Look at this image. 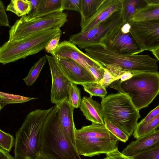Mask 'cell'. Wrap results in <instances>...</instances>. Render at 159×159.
<instances>
[{
	"label": "cell",
	"mask_w": 159,
	"mask_h": 159,
	"mask_svg": "<svg viewBox=\"0 0 159 159\" xmlns=\"http://www.w3.org/2000/svg\"><path fill=\"white\" fill-rule=\"evenodd\" d=\"M62 4V0H39L32 20L57 12H63Z\"/></svg>",
	"instance_id": "cell-20"
},
{
	"label": "cell",
	"mask_w": 159,
	"mask_h": 159,
	"mask_svg": "<svg viewBox=\"0 0 159 159\" xmlns=\"http://www.w3.org/2000/svg\"><path fill=\"white\" fill-rule=\"evenodd\" d=\"M133 156L134 159H159V145Z\"/></svg>",
	"instance_id": "cell-31"
},
{
	"label": "cell",
	"mask_w": 159,
	"mask_h": 159,
	"mask_svg": "<svg viewBox=\"0 0 159 159\" xmlns=\"http://www.w3.org/2000/svg\"><path fill=\"white\" fill-rule=\"evenodd\" d=\"M66 13L57 12L29 21L17 20L9 31V41L19 40L42 31L60 28L68 21Z\"/></svg>",
	"instance_id": "cell-6"
},
{
	"label": "cell",
	"mask_w": 159,
	"mask_h": 159,
	"mask_svg": "<svg viewBox=\"0 0 159 159\" xmlns=\"http://www.w3.org/2000/svg\"><path fill=\"white\" fill-rule=\"evenodd\" d=\"M104 125L107 129L119 140L125 143L129 137L123 131L116 125L106 120H104Z\"/></svg>",
	"instance_id": "cell-30"
},
{
	"label": "cell",
	"mask_w": 159,
	"mask_h": 159,
	"mask_svg": "<svg viewBox=\"0 0 159 159\" xmlns=\"http://www.w3.org/2000/svg\"><path fill=\"white\" fill-rule=\"evenodd\" d=\"M62 33L58 34L57 36L51 40L46 46L44 49L46 52L52 55V57L54 55L55 50L59 44Z\"/></svg>",
	"instance_id": "cell-33"
},
{
	"label": "cell",
	"mask_w": 159,
	"mask_h": 159,
	"mask_svg": "<svg viewBox=\"0 0 159 159\" xmlns=\"http://www.w3.org/2000/svg\"><path fill=\"white\" fill-rule=\"evenodd\" d=\"M129 23L117 26L103 40V46L123 55H136L142 52V48L131 33Z\"/></svg>",
	"instance_id": "cell-8"
},
{
	"label": "cell",
	"mask_w": 159,
	"mask_h": 159,
	"mask_svg": "<svg viewBox=\"0 0 159 159\" xmlns=\"http://www.w3.org/2000/svg\"><path fill=\"white\" fill-rule=\"evenodd\" d=\"M115 81L114 76L105 67L103 77L100 83L106 88Z\"/></svg>",
	"instance_id": "cell-36"
},
{
	"label": "cell",
	"mask_w": 159,
	"mask_h": 159,
	"mask_svg": "<svg viewBox=\"0 0 159 159\" xmlns=\"http://www.w3.org/2000/svg\"><path fill=\"white\" fill-rule=\"evenodd\" d=\"M82 0H62L63 10H69L80 12Z\"/></svg>",
	"instance_id": "cell-32"
},
{
	"label": "cell",
	"mask_w": 159,
	"mask_h": 159,
	"mask_svg": "<svg viewBox=\"0 0 159 159\" xmlns=\"http://www.w3.org/2000/svg\"><path fill=\"white\" fill-rule=\"evenodd\" d=\"M37 98L0 92V110L9 104L22 103Z\"/></svg>",
	"instance_id": "cell-26"
},
{
	"label": "cell",
	"mask_w": 159,
	"mask_h": 159,
	"mask_svg": "<svg viewBox=\"0 0 159 159\" xmlns=\"http://www.w3.org/2000/svg\"><path fill=\"white\" fill-rule=\"evenodd\" d=\"M0 159H14L8 152L0 149Z\"/></svg>",
	"instance_id": "cell-40"
},
{
	"label": "cell",
	"mask_w": 159,
	"mask_h": 159,
	"mask_svg": "<svg viewBox=\"0 0 159 159\" xmlns=\"http://www.w3.org/2000/svg\"><path fill=\"white\" fill-rule=\"evenodd\" d=\"M55 105L60 125L75 144L76 129L73 119V112L75 108L69 102L68 98Z\"/></svg>",
	"instance_id": "cell-15"
},
{
	"label": "cell",
	"mask_w": 159,
	"mask_h": 159,
	"mask_svg": "<svg viewBox=\"0 0 159 159\" xmlns=\"http://www.w3.org/2000/svg\"><path fill=\"white\" fill-rule=\"evenodd\" d=\"M106 0H82L80 14L81 21L86 20L97 12Z\"/></svg>",
	"instance_id": "cell-21"
},
{
	"label": "cell",
	"mask_w": 159,
	"mask_h": 159,
	"mask_svg": "<svg viewBox=\"0 0 159 159\" xmlns=\"http://www.w3.org/2000/svg\"><path fill=\"white\" fill-rule=\"evenodd\" d=\"M40 152L53 159H81L75 144L60 125L56 105L43 124Z\"/></svg>",
	"instance_id": "cell-1"
},
{
	"label": "cell",
	"mask_w": 159,
	"mask_h": 159,
	"mask_svg": "<svg viewBox=\"0 0 159 159\" xmlns=\"http://www.w3.org/2000/svg\"><path fill=\"white\" fill-rule=\"evenodd\" d=\"M119 140L103 138L75 139V145L80 155L92 157L106 154L118 148Z\"/></svg>",
	"instance_id": "cell-10"
},
{
	"label": "cell",
	"mask_w": 159,
	"mask_h": 159,
	"mask_svg": "<svg viewBox=\"0 0 159 159\" xmlns=\"http://www.w3.org/2000/svg\"><path fill=\"white\" fill-rule=\"evenodd\" d=\"M80 108L87 120L92 123L104 124L101 105L91 97H84Z\"/></svg>",
	"instance_id": "cell-17"
},
{
	"label": "cell",
	"mask_w": 159,
	"mask_h": 159,
	"mask_svg": "<svg viewBox=\"0 0 159 159\" xmlns=\"http://www.w3.org/2000/svg\"><path fill=\"white\" fill-rule=\"evenodd\" d=\"M35 159H53L48 156L40 152L36 156Z\"/></svg>",
	"instance_id": "cell-41"
},
{
	"label": "cell",
	"mask_w": 159,
	"mask_h": 159,
	"mask_svg": "<svg viewBox=\"0 0 159 159\" xmlns=\"http://www.w3.org/2000/svg\"><path fill=\"white\" fill-rule=\"evenodd\" d=\"M101 104L104 120L114 124L131 137L141 116L129 97L120 93L110 94L102 99Z\"/></svg>",
	"instance_id": "cell-4"
},
{
	"label": "cell",
	"mask_w": 159,
	"mask_h": 159,
	"mask_svg": "<svg viewBox=\"0 0 159 159\" xmlns=\"http://www.w3.org/2000/svg\"><path fill=\"white\" fill-rule=\"evenodd\" d=\"M48 63L52 77L51 101L57 105L68 98V89L70 82L64 75L57 64L56 59L45 55Z\"/></svg>",
	"instance_id": "cell-11"
},
{
	"label": "cell",
	"mask_w": 159,
	"mask_h": 159,
	"mask_svg": "<svg viewBox=\"0 0 159 159\" xmlns=\"http://www.w3.org/2000/svg\"><path fill=\"white\" fill-rule=\"evenodd\" d=\"M130 31L143 51L159 47V19L129 22Z\"/></svg>",
	"instance_id": "cell-9"
},
{
	"label": "cell",
	"mask_w": 159,
	"mask_h": 159,
	"mask_svg": "<svg viewBox=\"0 0 159 159\" xmlns=\"http://www.w3.org/2000/svg\"><path fill=\"white\" fill-rule=\"evenodd\" d=\"M152 52L157 60L159 61V47L152 50Z\"/></svg>",
	"instance_id": "cell-42"
},
{
	"label": "cell",
	"mask_w": 159,
	"mask_h": 159,
	"mask_svg": "<svg viewBox=\"0 0 159 159\" xmlns=\"http://www.w3.org/2000/svg\"><path fill=\"white\" fill-rule=\"evenodd\" d=\"M159 145V129L131 141L123 149L121 152L127 156H133Z\"/></svg>",
	"instance_id": "cell-16"
},
{
	"label": "cell",
	"mask_w": 159,
	"mask_h": 159,
	"mask_svg": "<svg viewBox=\"0 0 159 159\" xmlns=\"http://www.w3.org/2000/svg\"><path fill=\"white\" fill-rule=\"evenodd\" d=\"M159 19V4L148 5L136 13L131 21H143Z\"/></svg>",
	"instance_id": "cell-23"
},
{
	"label": "cell",
	"mask_w": 159,
	"mask_h": 159,
	"mask_svg": "<svg viewBox=\"0 0 159 159\" xmlns=\"http://www.w3.org/2000/svg\"><path fill=\"white\" fill-rule=\"evenodd\" d=\"M105 68H98L90 67L89 70L95 79L96 82H100L102 80Z\"/></svg>",
	"instance_id": "cell-37"
},
{
	"label": "cell",
	"mask_w": 159,
	"mask_h": 159,
	"mask_svg": "<svg viewBox=\"0 0 159 159\" xmlns=\"http://www.w3.org/2000/svg\"><path fill=\"white\" fill-rule=\"evenodd\" d=\"M47 60L45 56H44L40 58L32 66L27 76L23 79L27 86L32 85L35 82Z\"/></svg>",
	"instance_id": "cell-25"
},
{
	"label": "cell",
	"mask_w": 159,
	"mask_h": 159,
	"mask_svg": "<svg viewBox=\"0 0 159 159\" xmlns=\"http://www.w3.org/2000/svg\"><path fill=\"white\" fill-rule=\"evenodd\" d=\"M121 0H106L92 17L80 22V32L88 30L105 20L115 12L121 10Z\"/></svg>",
	"instance_id": "cell-14"
},
{
	"label": "cell",
	"mask_w": 159,
	"mask_h": 159,
	"mask_svg": "<svg viewBox=\"0 0 159 159\" xmlns=\"http://www.w3.org/2000/svg\"><path fill=\"white\" fill-rule=\"evenodd\" d=\"M134 73L131 71L124 70L118 78V80L122 82L128 80L131 78Z\"/></svg>",
	"instance_id": "cell-39"
},
{
	"label": "cell",
	"mask_w": 159,
	"mask_h": 159,
	"mask_svg": "<svg viewBox=\"0 0 159 159\" xmlns=\"http://www.w3.org/2000/svg\"><path fill=\"white\" fill-rule=\"evenodd\" d=\"M148 5L159 4V0H146Z\"/></svg>",
	"instance_id": "cell-43"
},
{
	"label": "cell",
	"mask_w": 159,
	"mask_h": 159,
	"mask_svg": "<svg viewBox=\"0 0 159 159\" xmlns=\"http://www.w3.org/2000/svg\"><path fill=\"white\" fill-rule=\"evenodd\" d=\"M6 11L2 1L0 0V25L11 27Z\"/></svg>",
	"instance_id": "cell-35"
},
{
	"label": "cell",
	"mask_w": 159,
	"mask_h": 159,
	"mask_svg": "<svg viewBox=\"0 0 159 159\" xmlns=\"http://www.w3.org/2000/svg\"><path fill=\"white\" fill-rule=\"evenodd\" d=\"M61 33L59 28L34 33L19 40L6 42L0 48V62L3 65L25 59L44 49L52 39Z\"/></svg>",
	"instance_id": "cell-5"
},
{
	"label": "cell",
	"mask_w": 159,
	"mask_h": 159,
	"mask_svg": "<svg viewBox=\"0 0 159 159\" xmlns=\"http://www.w3.org/2000/svg\"><path fill=\"white\" fill-rule=\"evenodd\" d=\"M53 57L56 58L62 57L71 59L83 66L91 74L89 69L90 67L98 68H105L100 63L83 52L69 40L63 41L59 43L55 50Z\"/></svg>",
	"instance_id": "cell-12"
},
{
	"label": "cell",
	"mask_w": 159,
	"mask_h": 159,
	"mask_svg": "<svg viewBox=\"0 0 159 159\" xmlns=\"http://www.w3.org/2000/svg\"><path fill=\"white\" fill-rule=\"evenodd\" d=\"M159 114V105L153 110L150 111L147 116L139 123H147L157 116Z\"/></svg>",
	"instance_id": "cell-38"
},
{
	"label": "cell",
	"mask_w": 159,
	"mask_h": 159,
	"mask_svg": "<svg viewBox=\"0 0 159 159\" xmlns=\"http://www.w3.org/2000/svg\"><path fill=\"white\" fill-rule=\"evenodd\" d=\"M124 23L120 10L115 12L91 29L71 35L69 41L82 49L94 46H103L102 42L104 39L115 28Z\"/></svg>",
	"instance_id": "cell-7"
},
{
	"label": "cell",
	"mask_w": 159,
	"mask_h": 159,
	"mask_svg": "<svg viewBox=\"0 0 159 159\" xmlns=\"http://www.w3.org/2000/svg\"><path fill=\"white\" fill-rule=\"evenodd\" d=\"M84 90L90 95L98 96L103 98L106 97L107 93L106 88L100 82H94L82 85Z\"/></svg>",
	"instance_id": "cell-27"
},
{
	"label": "cell",
	"mask_w": 159,
	"mask_h": 159,
	"mask_svg": "<svg viewBox=\"0 0 159 159\" xmlns=\"http://www.w3.org/2000/svg\"><path fill=\"white\" fill-rule=\"evenodd\" d=\"M127 94L139 111L146 107L159 93V72H142L134 73L129 79L112 83L109 86Z\"/></svg>",
	"instance_id": "cell-3"
},
{
	"label": "cell",
	"mask_w": 159,
	"mask_h": 159,
	"mask_svg": "<svg viewBox=\"0 0 159 159\" xmlns=\"http://www.w3.org/2000/svg\"><path fill=\"white\" fill-rule=\"evenodd\" d=\"M121 16L123 22H130L134 15L146 7L148 4L146 0H121Z\"/></svg>",
	"instance_id": "cell-19"
},
{
	"label": "cell",
	"mask_w": 159,
	"mask_h": 159,
	"mask_svg": "<svg viewBox=\"0 0 159 159\" xmlns=\"http://www.w3.org/2000/svg\"><path fill=\"white\" fill-rule=\"evenodd\" d=\"M159 129V114L148 122L138 123L133 134L136 139L145 136Z\"/></svg>",
	"instance_id": "cell-22"
},
{
	"label": "cell",
	"mask_w": 159,
	"mask_h": 159,
	"mask_svg": "<svg viewBox=\"0 0 159 159\" xmlns=\"http://www.w3.org/2000/svg\"><path fill=\"white\" fill-rule=\"evenodd\" d=\"M31 9V4L29 0H11L7 6L6 11L21 17L28 14Z\"/></svg>",
	"instance_id": "cell-24"
},
{
	"label": "cell",
	"mask_w": 159,
	"mask_h": 159,
	"mask_svg": "<svg viewBox=\"0 0 159 159\" xmlns=\"http://www.w3.org/2000/svg\"><path fill=\"white\" fill-rule=\"evenodd\" d=\"M75 138L77 139L102 138L111 139H117L107 129L104 124H98L93 123L90 125L83 126L79 129H76Z\"/></svg>",
	"instance_id": "cell-18"
},
{
	"label": "cell",
	"mask_w": 159,
	"mask_h": 159,
	"mask_svg": "<svg viewBox=\"0 0 159 159\" xmlns=\"http://www.w3.org/2000/svg\"><path fill=\"white\" fill-rule=\"evenodd\" d=\"M69 101L74 108L79 107L81 102L80 91L76 84L70 82L68 89Z\"/></svg>",
	"instance_id": "cell-28"
},
{
	"label": "cell",
	"mask_w": 159,
	"mask_h": 159,
	"mask_svg": "<svg viewBox=\"0 0 159 159\" xmlns=\"http://www.w3.org/2000/svg\"><path fill=\"white\" fill-rule=\"evenodd\" d=\"M14 144L12 135L0 130V149L10 152Z\"/></svg>",
	"instance_id": "cell-29"
},
{
	"label": "cell",
	"mask_w": 159,
	"mask_h": 159,
	"mask_svg": "<svg viewBox=\"0 0 159 159\" xmlns=\"http://www.w3.org/2000/svg\"><path fill=\"white\" fill-rule=\"evenodd\" d=\"M56 58L61 72L70 82L82 85L96 82L93 75L75 61L66 57Z\"/></svg>",
	"instance_id": "cell-13"
},
{
	"label": "cell",
	"mask_w": 159,
	"mask_h": 159,
	"mask_svg": "<svg viewBox=\"0 0 159 159\" xmlns=\"http://www.w3.org/2000/svg\"><path fill=\"white\" fill-rule=\"evenodd\" d=\"M106 157L102 159H134L133 156H128L123 154L116 149L106 154Z\"/></svg>",
	"instance_id": "cell-34"
},
{
	"label": "cell",
	"mask_w": 159,
	"mask_h": 159,
	"mask_svg": "<svg viewBox=\"0 0 159 159\" xmlns=\"http://www.w3.org/2000/svg\"><path fill=\"white\" fill-rule=\"evenodd\" d=\"M37 109L30 112L17 131L14 140V159H35L40 152L42 127L53 108Z\"/></svg>",
	"instance_id": "cell-2"
}]
</instances>
